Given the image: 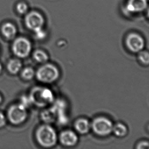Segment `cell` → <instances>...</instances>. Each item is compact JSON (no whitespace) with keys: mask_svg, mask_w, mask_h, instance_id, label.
I'll return each mask as SVG.
<instances>
[{"mask_svg":"<svg viewBox=\"0 0 149 149\" xmlns=\"http://www.w3.org/2000/svg\"><path fill=\"white\" fill-rule=\"evenodd\" d=\"M36 139L43 147L51 148L56 145L57 135L55 129L50 125H43L37 130Z\"/></svg>","mask_w":149,"mask_h":149,"instance_id":"obj_1","label":"cell"},{"mask_svg":"<svg viewBox=\"0 0 149 149\" xmlns=\"http://www.w3.org/2000/svg\"><path fill=\"white\" fill-rule=\"evenodd\" d=\"M29 97L32 104L39 107L46 106L54 101L53 93L46 88L37 87L33 89Z\"/></svg>","mask_w":149,"mask_h":149,"instance_id":"obj_2","label":"cell"},{"mask_svg":"<svg viewBox=\"0 0 149 149\" xmlns=\"http://www.w3.org/2000/svg\"><path fill=\"white\" fill-rule=\"evenodd\" d=\"M59 71L56 67L51 64H46L39 67L36 75L41 83L50 84L57 81L59 77Z\"/></svg>","mask_w":149,"mask_h":149,"instance_id":"obj_3","label":"cell"},{"mask_svg":"<svg viewBox=\"0 0 149 149\" xmlns=\"http://www.w3.org/2000/svg\"><path fill=\"white\" fill-rule=\"evenodd\" d=\"M27 108L21 104L12 105L8 111V118L10 123L18 125L23 123L27 118Z\"/></svg>","mask_w":149,"mask_h":149,"instance_id":"obj_4","label":"cell"},{"mask_svg":"<svg viewBox=\"0 0 149 149\" xmlns=\"http://www.w3.org/2000/svg\"><path fill=\"white\" fill-rule=\"evenodd\" d=\"M112 123L110 120L105 117H98L93 121L91 128L97 135L106 136L112 132Z\"/></svg>","mask_w":149,"mask_h":149,"instance_id":"obj_5","label":"cell"},{"mask_svg":"<svg viewBox=\"0 0 149 149\" xmlns=\"http://www.w3.org/2000/svg\"><path fill=\"white\" fill-rule=\"evenodd\" d=\"M12 49L16 56L20 58H25L30 54L32 45L28 39L24 37H19L14 41Z\"/></svg>","mask_w":149,"mask_h":149,"instance_id":"obj_6","label":"cell"},{"mask_svg":"<svg viewBox=\"0 0 149 149\" xmlns=\"http://www.w3.org/2000/svg\"><path fill=\"white\" fill-rule=\"evenodd\" d=\"M25 21L27 28L34 32L42 28L44 22L43 16L36 11H32L27 14Z\"/></svg>","mask_w":149,"mask_h":149,"instance_id":"obj_7","label":"cell"},{"mask_svg":"<svg viewBox=\"0 0 149 149\" xmlns=\"http://www.w3.org/2000/svg\"><path fill=\"white\" fill-rule=\"evenodd\" d=\"M126 43L128 49L133 52H140L145 45L143 38L136 33L130 34L127 36Z\"/></svg>","mask_w":149,"mask_h":149,"instance_id":"obj_8","label":"cell"},{"mask_svg":"<svg viewBox=\"0 0 149 149\" xmlns=\"http://www.w3.org/2000/svg\"><path fill=\"white\" fill-rule=\"evenodd\" d=\"M148 6L147 0H127L125 10L127 13L135 14L143 12Z\"/></svg>","mask_w":149,"mask_h":149,"instance_id":"obj_9","label":"cell"},{"mask_svg":"<svg viewBox=\"0 0 149 149\" xmlns=\"http://www.w3.org/2000/svg\"><path fill=\"white\" fill-rule=\"evenodd\" d=\"M59 139L61 143L67 147L74 146L78 141V137L76 133L72 130L63 131L60 135Z\"/></svg>","mask_w":149,"mask_h":149,"instance_id":"obj_10","label":"cell"},{"mask_svg":"<svg viewBox=\"0 0 149 149\" xmlns=\"http://www.w3.org/2000/svg\"><path fill=\"white\" fill-rule=\"evenodd\" d=\"M74 128L78 133L82 134H86L91 129V123L86 119H79L74 124Z\"/></svg>","mask_w":149,"mask_h":149,"instance_id":"obj_11","label":"cell"},{"mask_svg":"<svg viewBox=\"0 0 149 149\" xmlns=\"http://www.w3.org/2000/svg\"><path fill=\"white\" fill-rule=\"evenodd\" d=\"M1 30L3 36L8 39L14 38L16 35V28L10 22H7L3 24Z\"/></svg>","mask_w":149,"mask_h":149,"instance_id":"obj_12","label":"cell"},{"mask_svg":"<svg viewBox=\"0 0 149 149\" xmlns=\"http://www.w3.org/2000/svg\"><path fill=\"white\" fill-rule=\"evenodd\" d=\"M22 67V64L20 60L16 58L10 60L7 64L8 71L12 74H15L20 70Z\"/></svg>","mask_w":149,"mask_h":149,"instance_id":"obj_13","label":"cell"},{"mask_svg":"<svg viewBox=\"0 0 149 149\" xmlns=\"http://www.w3.org/2000/svg\"><path fill=\"white\" fill-rule=\"evenodd\" d=\"M56 117V113L53 108L46 109L44 111L41 113L42 120L47 123H52L55 120Z\"/></svg>","mask_w":149,"mask_h":149,"instance_id":"obj_14","label":"cell"},{"mask_svg":"<svg viewBox=\"0 0 149 149\" xmlns=\"http://www.w3.org/2000/svg\"><path fill=\"white\" fill-rule=\"evenodd\" d=\"M112 131L118 137H123L127 134V128L124 124L119 123L113 127Z\"/></svg>","mask_w":149,"mask_h":149,"instance_id":"obj_15","label":"cell"},{"mask_svg":"<svg viewBox=\"0 0 149 149\" xmlns=\"http://www.w3.org/2000/svg\"><path fill=\"white\" fill-rule=\"evenodd\" d=\"M33 57L37 62L40 63L46 62L48 59V54L41 50H37L33 54Z\"/></svg>","mask_w":149,"mask_h":149,"instance_id":"obj_16","label":"cell"},{"mask_svg":"<svg viewBox=\"0 0 149 149\" xmlns=\"http://www.w3.org/2000/svg\"><path fill=\"white\" fill-rule=\"evenodd\" d=\"M35 73L33 69L31 67H26L22 72V77L26 81H30L34 77Z\"/></svg>","mask_w":149,"mask_h":149,"instance_id":"obj_17","label":"cell"},{"mask_svg":"<svg viewBox=\"0 0 149 149\" xmlns=\"http://www.w3.org/2000/svg\"><path fill=\"white\" fill-rule=\"evenodd\" d=\"M139 61L143 64H149V52L147 51H141L138 54Z\"/></svg>","mask_w":149,"mask_h":149,"instance_id":"obj_18","label":"cell"},{"mask_svg":"<svg viewBox=\"0 0 149 149\" xmlns=\"http://www.w3.org/2000/svg\"><path fill=\"white\" fill-rule=\"evenodd\" d=\"M18 12L20 14H25L28 11V6L24 3H20L16 6Z\"/></svg>","mask_w":149,"mask_h":149,"instance_id":"obj_19","label":"cell"},{"mask_svg":"<svg viewBox=\"0 0 149 149\" xmlns=\"http://www.w3.org/2000/svg\"><path fill=\"white\" fill-rule=\"evenodd\" d=\"M34 33L37 38L38 39H43L46 36V33L42 28L35 31Z\"/></svg>","mask_w":149,"mask_h":149,"instance_id":"obj_20","label":"cell"},{"mask_svg":"<svg viewBox=\"0 0 149 149\" xmlns=\"http://www.w3.org/2000/svg\"><path fill=\"white\" fill-rule=\"evenodd\" d=\"M137 149H149V143L148 141H142L137 145Z\"/></svg>","mask_w":149,"mask_h":149,"instance_id":"obj_21","label":"cell"},{"mask_svg":"<svg viewBox=\"0 0 149 149\" xmlns=\"http://www.w3.org/2000/svg\"><path fill=\"white\" fill-rule=\"evenodd\" d=\"M6 117L3 113H0V128L4 127V126L6 125Z\"/></svg>","mask_w":149,"mask_h":149,"instance_id":"obj_22","label":"cell"},{"mask_svg":"<svg viewBox=\"0 0 149 149\" xmlns=\"http://www.w3.org/2000/svg\"><path fill=\"white\" fill-rule=\"evenodd\" d=\"M147 16L148 18H149V6H148L147 8Z\"/></svg>","mask_w":149,"mask_h":149,"instance_id":"obj_23","label":"cell"},{"mask_svg":"<svg viewBox=\"0 0 149 149\" xmlns=\"http://www.w3.org/2000/svg\"><path fill=\"white\" fill-rule=\"evenodd\" d=\"M2 65L1 64V63H0V74L2 72Z\"/></svg>","mask_w":149,"mask_h":149,"instance_id":"obj_24","label":"cell"},{"mask_svg":"<svg viewBox=\"0 0 149 149\" xmlns=\"http://www.w3.org/2000/svg\"><path fill=\"white\" fill-rule=\"evenodd\" d=\"M2 97H1V95H0V103H1L2 102Z\"/></svg>","mask_w":149,"mask_h":149,"instance_id":"obj_25","label":"cell"}]
</instances>
